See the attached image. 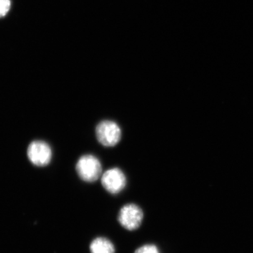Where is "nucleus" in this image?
I'll return each instance as SVG.
<instances>
[{
	"instance_id": "6e6552de",
	"label": "nucleus",
	"mask_w": 253,
	"mask_h": 253,
	"mask_svg": "<svg viewBox=\"0 0 253 253\" xmlns=\"http://www.w3.org/2000/svg\"><path fill=\"white\" fill-rule=\"evenodd\" d=\"M134 253H160L156 246L154 245H145L138 249Z\"/></svg>"
},
{
	"instance_id": "f257e3e1",
	"label": "nucleus",
	"mask_w": 253,
	"mask_h": 253,
	"mask_svg": "<svg viewBox=\"0 0 253 253\" xmlns=\"http://www.w3.org/2000/svg\"><path fill=\"white\" fill-rule=\"evenodd\" d=\"M76 171L82 180L94 182L101 176V164L99 160L92 155H84L78 160Z\"/></svg>"
},
{
	"instance_id": "20e7f679",
	"label": "nucleus",
	"mask_w": 253,
	"mask_h": 253,
	"mask_svg": "<svg viewBox=\"0 0 253 253\" xmlns=\"http://www.w3.org/2000/svg\"><path fill=\"white\" fill-rule=\"evenodd\" d=\"M101 184L108 192L119 194L126 186V176L119 168H111L101 176Z\"/></svg>"
},
{
	"instance_id": "423d86ee",
	"label": "nucleus",
	"mask_w": 253,
	"mask_h": 253,
	"mask_svg": "<svg viewBox=\"0 0 253 253\" xmlns=\"http://www.w3.org/2000/svg\"><path fill=\"white\" fill-rule=\"evenodd\" d=\"M91 253H115L112 243L106 238H96L90 245Z\"/></svg>"
},
{
	"instance_id": "7ed1b4c3",
	"label": "nucleus",
	"mask_w": 253,
	"mask_h": 253,
	"mask_svg": "<svg viewBox=\"0 0 253 253\" xmlns=\"http://www.w3.org/2000/svg\"><path fill=\"white\" fill-rule=\"evenodd\" d=\"M144 213L142 210L135 204H127L123 206L118 214V221L126 230L134 231L140 226Z\"/></svg>"
},
{
	"instance_id": "f03ea898",
	"label": "nucleus",
	"mask_w": 253,
	"mask_h": 253,
	"mask_svg": "<svg viewBox=\"0 0 253 253\" xmlns=\"http://www.w3.org/2000/svg\"><path fill=\"white\" fill-rule=\"evenodd\" d=\"M96 136L100 144L106 147H112L121 141L122 131L117 123L111 121H104L96 126Z\"/></svg>"
},
{
	"instance_id": "39448f33",
	"label": "nucleus",
	"mask_w": 253,
	"mask_h": 253,
	"mask_svg": "<svg viewBox=\"0 0 253 253\" xmlns=\"http://www.w3.org/2000/svg\"><path fill=\"white\" fill-rule=\"evenodd\" d=\"M51 148L46 142L42 141H33L28 149V156L32 163L37 166H45L51 159Z\"/></svg>"
},
{
	"instance_id": "0eeeda50",
	"label": "nucleus",
	"mask_w": 253,
	"mask_h": 253,
	"mask_svg": "<svg viewBox=\"0 0 253 253\" xmlns=\"http://www.w3.org/2000/svg\"><path fill=\"white\" fill-rule=\"evenodd\" d=\"M11 0H0V18L4 17L11 8Z\"/></svg>"
}]
</instances>
